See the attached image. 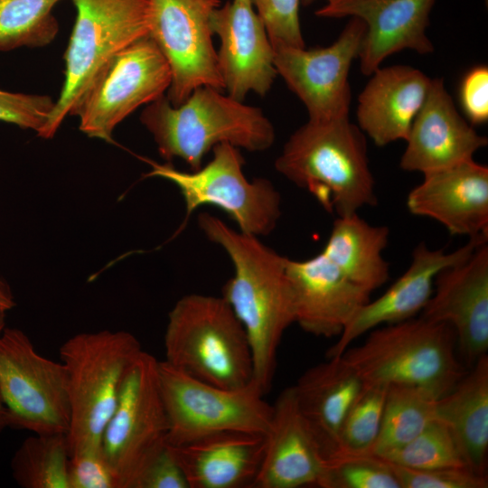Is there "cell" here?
Segmentation results:
<instances>
[{
  "label": "cell",
  "instance_id": "obj_1",
  "mask_svg": "<svg viewBox=\"0 0 488 488\" xmlns=\"http://www.w3.org/2000/svg\"><path fill=\"white\" fill-rule=\"evenodd\" d=\"M197 222L205 237L221 246L232 262L234 274L223 286L221 296L246 332L253 381L266 395L272 386L283 334L296 323L286 257L259 237L236 230L211 213H200Z\"/></svg>",
  "mask_w": 488,
  "mask_h": 488
},
{
  "label": "cell",
  "instance_id": "obj_31",
  "mask_svg": "<svg viewBox=\"0 0 488 488\" xmlns=\"http://www.w3.org/2000/svg\"><path fill=\"white\" fill-rule=\"evenodd\" d=\"M380 457L413 469L468 466L451 431L436 418L412 440Z\"/></svg>",
  "mask_w": 488,
  "mask_h": 488
},
{
  "label": "cell",
  "instance_id": "obj_38",
  "mask_svg": "<svg viewBox=\"0 0 488 488\" xmlns=\"http://www.w3.org/2000/svg\"><path fill=\"white\" fill-rule=\"evenodd\" d=\"M462 108L474 125L488 120V68L484 65L470 69L464 76L459 89Z\"/></svg>",
  "mask_w": 488,
  "mask_h": 488
},
{
  "label": "cell",
  "instance_id": "obj_8",
  "mask_svg": "<svg viewBox=\"0 0 488 488\" xmlns=\"http://www.w3.org/2000/svg\"><path fill=\"white\" fill-rule=\"evenodd\" d=\"M212 153L206 164L191 172L151 162L146 175L177 186L185 203V219L200 207L212 205L230 217L240 231L257 237L270 234L281 217L280 192L266 178L250 181L245 176L239 148L222 143Z\"/></svg>",
  "mask_w": 488,
  "mask_h": 488
},
{
  "label": "cell",
  "instance_id": "obj_32",
  "mask_svg": "<svg viewBox=\"0 0 488 488\" xmlns=\"http://www.w3.org/2000/svg\"><path fill=\"white\" fill-rule=\"evenodd\" d=\"M322 488H401L391 465L373 454L336 455L325 459Z\"/></svg>",
  "mask_w": 488,
  "mask_h": 488
},
{
  "label": "cell",
  "instance_id": "obj_3",
  "mask_svg": "<svg viewBox=\"0 0 488 488\" xmlns=\"http://www.w3.org/2000/svg\"><path fill=\"white\" fill-rule=\"evenodd\" d=\"M140 120L164 159L180 158L192 171L199 169L205 155L219 144L261 152L276 138L272 123L259 108L209 86L195 89L179 106L164 95L147 104Z\"/></svg>",
  "mask_w": 488,
  "mask_h": 488
},
{
  "label": "cell",
  "instance_id": "obj_42",
  "mask_svg": "<svg viewBox=\"0 0 488 488\" xmlns=\"http://www.w3.org/2000/svg\"><path fill=\"white\" fill-rule=\"evenodd\" d=\"M314 1L316 0H302V4L305 5H309L313 4ZM325 1H326V4H330V3L334 2L335 0H325Z\"/></svg>",
  "mask_w": 488,
  "mask_h": 488
},
{
  "label": "cell",
  "instance_id": "obj_12",
  "mask_svg": "<svg viewBox=\"0 0 488 488\" xmlns=\"http://www.w3.org/2000/svg\"><path fill=\"white\" fill-rule=\"evenodd\" d=\"M169 64L147 35L112 56L96 73L70 115L90 137L113 141L116 127L144 104L168 90Z\"/></svg>",
  "mask_w": 488,
  "mask_h": 488
},
{
  "label": "cell",
  "instance_id": "obj_24",
  "mask_svg": "<svg viewBox=\"0 0 488 488\" xmlns=\"http://www.w3.org/2000/svg\"><path fill=\"white\" fill-rule=\"evenodd\" d=\"M167 446L189 488H252L263 457L265 436L225 431Z\"/></svg>",
  "mask_w": 488,
  "mask_h": 488
},
{
  "label": "cell",
  "instance_id": "obj_15",
  "mask_svg": "<svg viewBox=\"0 0 488 488\" xmlns=\"http://www.w3.org/2000/svg\"><path fill=\"white\" fill-rule=\"evenodd\" d=\"M219 37L217 62L228 95L243 101L248 93L265 96L277 75L275 50L251 0H231L212 14Z\"/></svg>",
  "mask_w": 488,
  "mask_h": 488
},
{
  "label": "cell",
  "instance_id": "obj_37",
  "mask_svg": "<svg viewBox=\"0 0 488 488\" xmlns=\"http://www.w3.org/2000/svg\"><path fill=\"white\" fill-rule=\"evenodd\" d=\"M68 482L69 488H118L117 476L102 449L71 455Z\"/></svg>",
  "mask_w": 488,
  "mask_h": 488
},
{
  "label": "cell",
  "instance_id": "obj_39",
  "mask_svg": "<svg viewBox=\"0 0 488 488\" xmlns=\"http://www.w3.org/2000/svg\"><path fill=\"white\" fill-rule=\"evenodd\" d=\"M133 488H189L183 473L165 446L142 471Z\"/></svg>",
  "mask_w": 488,
  "mask_h": 488
},
{
  "label": "cell",
  "instance_id": "obj_10",
  "mask_svg": "<svg viewBox=\"0 0 488 488\" xmlns=\"http://www.w3.org/2000/svg\"><path fill=\"white\" fill-rule=\"evenodd\" d=\"M0 399L9 427L33 434H66L70 424L64 364L41 355L21 330L0 333Z\"/></svg>",
  "mask_w": 488,
  "mask_h": 488
},
{
  "label": "cell",
  "instance_id": "obj_23",
  "mask_svg": "<svg viewBox=\"0 0 488 488\" xmlns=\"http://www.w3.org/2000/svg\"><path fill=\"white\" fill-rule=\"evenodd\" d=\"M431 81L410 66L378 68L358 97L359 127L378 146L406 140Z\"/></svg>",
  "mask_w": 488,
  "mask_h": 488
},
{
  "label": "cell",
  "instance_id": "obj_13",
  "mask_svg": "<svg viewBox=\"0 0 488 488\" xmlns=\"http://www.w3.org/2000/svg\"><path fill=\"white\" fill-rule=\"evenodd\" d=\"M220 5V0H149L148 36L169 64L166 97L174 106L199 87L224 89L211 27Z\"/></svg>",
  "mask_w": 488,
  "mask_h": 488
},
{
  "label": "cell",
  "instance_id": "obj_2",
  "mask_svg": "<svg viewBox=\"0 0 488 488\" xmlns=\"http://www.w3.org/2000/svg\"><path fill=\"white\" fill-rule=\"evenodd\" d=\"M275 167L337 216L378 203L366 136L349 117L308 119L289 136Z\"/></svg>",
  "mask_w": 488,
  "mask_h": 488
},
{
  "label": "cell",
  "instance_id": "obj_9",
  "mask_svg": "<svg viewBox=\"0 0 488 488\" xmlns=\"http://www.w3.org/2000/svg\"><path fill=\"white\" fill-rule=\"evenodd\" d=\"M159 387L167 415V445L179 446L214 433L239 431L265 436L273 407L252 380L223 389L158 361Z\"/></svg>",
  "mask_w": 488,
  "mask_h": 488
},
{
  "label": "cell",
  "instance_id": "obj_14",
  "mask_svg": "<svg viewBox=\"0 0 488 488\" xmlns=\"http://www.w3.org/2000/svg\"><path fill=\"white\" fill-rule=\"evenodd\" d=\"M365 31L361 20L351 17L329 46L274 48L277 75L304 103L309 120L349 117V72L352 61L359 57Z\"/></svg>",
  "mask_w": 488,
  "mask_h": 488
},
{
  "label": "cell",
  "instance_id": "obj_5",
  "mask_svg": "<svg viewBox=\"0 0 488 488\" xmlns=\"http://www.w3.org/2000/svg\"><path fill=\"white\" fill-rule=\"evenodd\" d=\"M165 360L204 382L239 389L253 380L246 332L222 296L189 294L168 314Z\"/></svg>",
  "mask_w": 488,
  "mask_h": 488
},
{
  "label": "cell",
  "instance_id": "obj_18",
  "mask_svg": "<svg viewBox=\"0 0 488 488\" xmlns=\"http://www.w3.org/2000/svg\"><path fill=\"white\" fill-rule=\"evenodd\" d=\"M487 240L470 239L463 247L446 252L418 243L406 271L377 299L364 305L345 326L327 358L337 357L361 335L382 324L403 322L422 312L429 301L437 274L469 258Z\"/></svg>",
  "mask_w": 488,
  "mask_h": 488
},
{
  "label": "cell",
  "instance_id": "obj_36",
  "mask_svg": "<svg viewBox=\"0 0 488 488\" xmlns=\"http://www.w3.org/2000/svg\"><path fill=\"white\" fill-rule=\"evenodd\" d=\"M54 101L48 96L14 93L0 89V121L37 134L46 123Z\"/></svg>",
  "mask_w": 488,
  "mask_h": 488
},
{
  "label": "cell",
  "instance_id": "obj_22",
  "mask_svg": "<svg viewBox=\"0 0 488 488\" xmlns=\"http://www.w3.org/2000/svg\"><path fill=\"white\" fill-rule=\"evenodd\" d=\"M272 407L263 457L252 488L317 486L325 458L299 410L294 387L283 389Z\"/></svg>",
  "mask_w": 488,
  "mask_h": 488
},
{
  "label": "cell",
  "instance_id": "obj_11",
  "mask_svg": "<svg viewBox=\"0 0 488 488\" xmlns=\"http://www.w3.org/2000/svg\"><path fill=\"white\" fill-rule=\"evenodd\" d=\"M158 361L142 351L124 380L101 441L118 488H133L145 467L167 446L169 425L158 380Z\"/></svg>",
  "mask_w": 488,
  "mask_h": 488
},
{
  "label": "cell",
  "instance_id": "obj_25",
  "mask_svg": "<svg viewBox=\"0 0 488 488\" xmlns=\"http://www.w3.org/2000/svg\"><path fill=\"white\" fill-rule=\"evenodd\" d=\"M306 370L294 390L299 410L325 459L338 450L343 421L365 383L341 356Z\"/></svg>",
  "mask_w": 488,
  "mask_h": 488
},
{
  "label": "cell",
  "instance_id": "obj_29",
  "mask_svg": "<svg viewBox=\"0 0 488 488\" xmlns=\"http://www.w3.org/2000/svg\"><path fill=\"white\" fill-rule=\"evenodd\" d=\"M69 458L66 434H34L15 451L12 475L23 488H69Z\"/></svg>",
  "mask_w": 488,
  "mask_h": 488
},
{
  "label": "cell",
  "instance_id": "obj_40",
  "mask_svg": "<svg viewBox=\"0 0 488 488\" xmlns=\"http://www.w3.org/2000/svg\"><path fill=\"white\" fill-rule=\"evenodd\" d=\"M15 305L10 286L0 277V313H6Z\"/></svg>",
  "mask_w": 488,
  "mask_h": 488
},
{
  "label": "cell",
  "instance_id": "obj_34",
  "mask_svg": "<svg viewBox=\"0 0 488 488\" xmlns=\"http://www.w3.org/2000/svg\"><path fill=\"white\" fill-rule=\"evenodd\" d=\"M274 48L305 47L299 7L302 0H251Z\"/></svg>",
  "mask_w": 488,
  "mask_h": 488
},
{
  "label": "cell",
  "instance_id": "obj_35",
  "mask_svg": "<svg viewBox=\"0 0 488 488\" xmlns=\"http://www.w3.org/2000/svg\"><path fill=\"white\" fill-rule=\"evenodd\" d=\"M389 464L401 488H486L488 486L487 475H481L468 466L413 469Z\"/></svg>",
  "mask_w": 488,
  "mask_h": 488
},
{
  "label": "cell",
  "instance_id": "obj_17",
  "mask_svg": "<svg viewBox=\"0 0 488 488\" xmlns=\"http://www.w3.org/2000/svg\"><path fill=\"white\" fill-rule=\"evenodd\" d=\"M436 0H335L319 8L323 18L355 17L365 26L359 54L362 74L370 76L389 56L405 49L431 53L427 36L429 14Z\"/></svg>",
  "mask_w": 488,
  "mask_h": 488
},
{
  "label": "cell",
  "instance_id": "obj_19",
  "mask_svg": "<svg viewBox=\"0 0 488 488\" xmlns=\"http://www.w3.org/2000/svg\"><path fill=\"white\" fill-rule=\"evenodd\" d=\"M423 175L407 196L408 211L451 235L488 240V167L470 159Z\"/></svg>",
  "mask_w": 488,
  "mask_h": 488
},
{
  "label": "cell",
  "instance_id": "obj_26",
  "mask_svg": "<svg viewBox=\"0 0 488 488\" xmlns=\"http://www.w3.org/2000/svg\"><path fill=\"white\" fill-rule=\"evenodd\" d=\"M436 418L456 440L467 465L486 474L488 450V356H481L455 387L436 400Z\"/></svg>",
  "mask_w": 488,
  "mask_h": 488
},
{
  "label": "cell",
  "instance_id": "obj_33",
  "mask_svg": "<svg viewBox=\"0 0 488 488\" xmlns=\"http://www.w3.org/2000/svg\"><path fill=\"white\" fill-rule=\"evenodd\" d=\"M387 389L365 386L347 413L333 455L371 454L380 434Z\"/></svg>",
  "mask_w": 488,
  "mask_h": 488
},
{
  "label": "cell",
  "instance_id": "obj_16",
  "mask_svg": "<svg viewBox=\"0 0 488 488\" xmlns=\"http://www.w3.org/2000/svg\"><path fill=\"white\" fill-rule=\"evenodd\" d=\"M421 317L450 325L462 355L474 363L488 350V244L440 271Z\"/></svg>",
  "mask_w": 488,
  "mask_h": 488
},
{
  "label": "cell",
  "instance_id": "obj_27",
  "mask_svg": "<svg viewBox=\"0 0 488 488\" xmlns=\"http://www.w3.org/2000/svg\"><path fill=\"white\" fill-rule=\"evenodd\" d=\"M389 229L367 222L358 214L337 216L322 252L354 284L370 293L389 277L383 258Z\"/></svg>",
  "mask_w": 488,
  "mask_h": 488
},
{
  "label": "cell",
  "instance_id": "obj_7",
  "mask_svg": "<svg viewBox=\"0 0 488 488\" xmlns=\"http://www.w3.org/2000/svg\"><path fill=\"white\" fill-rule=\"evenodd\" d=\"M76 19L65 52V80L38 134L51 138L99 69L117 52L148 35L149 0H71Z\"/></svg>",
  "mask_w": 488,
  "mask_h": 488
},
{
  "label": "cell",
  "instance_id": "obj_6",
  "mask_svg": "<svg viewBox=\"0 0 488 488\" xmlns=\"http://www.w3.org/2000/svg\"><path fill=\"white\" fill-rule=\"evenodd\" d=\"M142 351L134 334L109 330L77 333L60 347L70 403V456L101 449L126 375Z\"/></svg>",
  "mask_w": 488,
  "mask_h": 488
},
{
  "label": "cell",
  "instance_id": "obj_21",
  "mask_svg": "<svg viewBox=\"0 0 488 488\" xmlns=\"http://www.w3.org/2000/svg\"><path fill=\"white\" fill-rule=\"evenodd\" d=\"M400 168L423 174L473 159L488 144L457 111L443 79L431 81L427 99L408 135Z\"/></svg>",
  "mask_w": 488,
  "mask_h": 488
},
{
  "label": "cell",
  "instance_id": "obj_20",
  "mask_svg": "<svg viewBox=\"0 0 488 488\" xmlns=\"http://www.w3.org/2000/svg\"><path fill=\"white\" fill-rule=\"evenodd\" d=\"M296 323L315 336H339L371 293L352 282L322 251L307 259L286 258Z\"/></svg>",
  "mask_w": 488,
  "mask_h": 488
},
{
  "label": "cell",
  "instance_id": "obj_4",
  "mask_svg": "<svg viewBox=\"0 0 488 488\" xmlns=\"http://www.w3.org/2000/svg\"><path fill=\"white\" fill-rule=\"evenodd\" d=\"M455 341L450 325L420 316L376 327L340 356L367 386H414L440 399L465 373L455 354Z\"/></svg>",
  "mask_w": 488,
  "mask_h": 488
},
{
  "label": "cell",
  "instance_id": "obj_30",
  "mask_svg": "<svg viewBox=\"0 0 488 488\" xmlns=\"http://www.w3.org/2000/svg\"><path fill=\"white\" fill-rule=\"evenodd\" d=\"M60 0H0V51L42 47L57 35L52 8Z\"/></svg>",
  "mask_w": 488,
  "mask_h": 488
},
{
  "label": "cell",
  "instance_id": "obj_41",
  "mask_svg": "<svg viewBox=\"0 0 488 488\" xmlns=\"http://www.w3.org/2000/svg\"><path fill=\"white\" fill-rule=\"evenodd\" d=\"M5 313H0V333L5 327ZM7 427H9L7 410L0 399V433Z\"/></svg>",
  "mask_w": 488,
  "mask_h": 488
},
{
  "label": "cell",
  "instance_id": "obj_28",
  "mask_svg": "<svg viewBox=\"0 0 488 488\" xmlns=\"http://www.w3.org/2000/svg\"><path fill=\"white\" fill-rule=\"evenodd\" d=\"M437 399L418 387L389 386L380 434L371 454L380 456L417 436L436 418Z\"/></svg>",
  "mask_w": 488,
  "mask_h": 488
}]
</instances>
